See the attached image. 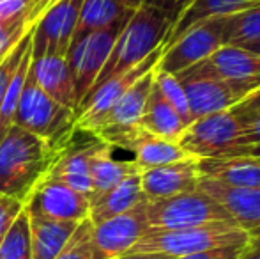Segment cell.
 <instances>
[{"mask_svg":"<svg viewBox=\"0 0 260 259\" xmlns=\"http://www.w3.org/2000/svg\"><path fill=\"white\" fill-rule=\"evenodd\" d=\"M223 45L253 48L260 43V6L221 16Z\"/></svg>","mask_w":260,"mask_h":259,"instance_id":"4316f807","label":"cell"},{"mask_svg":"<svg viewBox=\"0 0 260 259\" xmlns=\"http://www.w3.org/2000/svg\"><path fill=\"white\" fill-rule=\"evenodd\" d=\"M244 250H246V245H230V247H219V249L204 250V252L189 254V256H182L175 259H241Z\"/></svg>","mask_w":260,"mask_h":259,"instance_id":"d590c367","label":"cell"},{"mask_svg":"<svg viewBox=\"0 0 260 259\" xmlns=\"http://www.w3.org/2000/svg\"><path fill=\"white\" fill-rule=\"evenodd\" d=\"M78 224L30 217V259H57Z\"/></svg>","mask_w":260,"mask_h":259,"instance_id":"d4e9b609","label":"cell"},{"mask_svg":"<svg viewBox=\"0 0 260 259\" xmlns=\"http://www.w3.org/2000/svg\"><path fill=\"white\" fill-rule=\"evenodd\" d=\"M58 0H30L28 2V7L25 11V18H27V23L28 25H34L39 18L45 14V11L48 7H52L53 4H57Z\"/></svg>","mask_w":260,"mask_h":259,"instance_id":"f35d334b","label":"cell"},{"mask_svg":"<svg viewBox=\"0 0 260 259\" xmlns=\"http://www.w3.org/2000/svg\"><path fill=\"white\" fill-rule=\"evenodd\" d=\"M71 135L68 142L62 146L60 153H58L57 160L53 162L52 169L48 170L46 176L53 178V180L60 181V183L68 185L69 188L76 190L78 194L85 195L90 200L92 195V183H90V170L89 162L92 156L96 146L100 144V138L94 135L92 140H83V142H73Z\"/></svg>","mask_w":260,"mask_h":259,"instance_id":"e0dca14e","label":"cell"},{"mask_svg":"<svg viewBox=\"0 0 260 259\" xmlns=\"http://www.w3.org/2000/svg\"><path fill=\"white\" fill-rule=\"evenodd\" d=\"M260 6V0H182L179 7V14L175 23L172 25L163 46H170L177 41L184 32H188L193 25L212 16H226V14L239 13Z\"/></svg>","mask_w":260,"mask_h":259,"instance_id":"ac0fdd59","label":"cell"},{"mask_svg":"<svg viewBox=\"0 0 260 259\" xmlns=\"http://www.w3.org/2000/svg\"><path fill=\"white\" fill-rule=\"evenodd\" d=\"M199 178V160L188 156L179 162L142 170L140 183L145 199L156 200L197 190Z\"/></svg>","mask_w":260,"mask_h":259,"instance_id":"2e32d148","label":"cell"},{"mask_svg":"<svg viewBox=\"0 0 260 259\" xmlns=\"http://www.w3.org/2000/svg\"><path fill=\"white\" fill-rule=\"evenodd\" d=\"M145 213L149 229H184L214 222L234 224L230 215L199 188L167 199L147 200Z\"/></svg>","mask_w":260,"mask_h":259,"instance_id":"5b68a950","label":"cell"},{"mask_svg":"<svg viewBox=\"0 0 260 259\" xmlns=\"http://www.w3.org/2000/svg\"><path fill=\"white\" fill-rule=\"evenodd\" d=\"M218 76L241 101L260 89V55L248 48L223 45L209 57Z\"/></svg>","mask_w":260,"mask_h":259,"instance_id":"5bb4252c","label":"cell"},{"mask_svg":"<svg viewBox=\"0 0 260 259\" xmlns=\"http://www.w3.org/2000/svg\"><path fill=\"white\" fill-rule=\"evenodd\" d=\"M131 13H135V11L124 7L117 0H83L71 45L82 39L83 36L92 34L96 31H103Z\"/></svg>","mask_w":260,"mask_h":259,"instance_id":"484cf974","label":"cell"},{"mask_svg":"<svg viewBox=\"0 0 260 259\" xmlns=\"http://www.w3.org/2000/svg\"><path fill=\"white\" fill-rule=\"evenodd\" d=\"M131 16H133V13L120 18L119 21H115L103 31H96L92 34L83 36L82 39H78L69 46L66 61H68L69 66L73 87H75V98L78 105L85 98V94L92 89L98 75L108 61V55L112 52L113 45H115L117 38H119V34L126 27Z\"/></svg>","mask_w":260,"mask_h":259,"instance_id":"8992f818","label":"cell"},{"mask_svg":"<svg viewBox=\"0 0 260 259\" xmlns=\"http://www.w3.org/2000/svg\"><path fill=\"white\" fill-rule=\"evenodd\" d=\"M30 73L36 83L50 98L76 112L78 103H76L75 87H73V78L66 57L43 55L38 59H32Z\"/></svg>","mask_w":260,"mask_h":259,"instance_id":"ffe728a7","label":"cell"},{"mask_svg":"<svg viewBox=\"0 0 260 259\" xmlns=\"http://www.w3.org/2000/svg\"><path fill=\"white\" fill-rule=\"evenodd\" d=\"M32 25L27 23L25 13L0 21V61L6 59L7 53L20 43V39L23 38L25 32Z\"/></svg>","mask_w":260,"mask_h":259,"instance_id":"d6a6232c","label":"cell"},{"mask_svg":"<svg viewBox=\"0 0 260 259\" xmlns=\"http://www.w3.org/2000/svg\"><path fill=\"white\" fill-rule=\"evenodd\" d=\"M23 208V200L16 199V197L0 195V243H2L4 236L7 235L9 227L13 225V222L16 220V217L21 213Z\"/></svg>","mask_w":260,"mask_h":259,"instance_id":"836d02e7","label":"cell"},{"mask_svg":"<svg viewBox=\"0 0 260 259\" xmlns=\"http://www.w3.org/2000/svg\"><path fill=\"white\" fill-rule=\"evenodd\" d=\"M175 76L184 89L191 123L204 116L230 110L241 101L236 93L219 78L207 59L193 64Z\"/></svg>","mask_w":260,"mask_h":259,"instance_id":"9c48e42d","label":"cell"},{"mask_svg":"<svg viewBox=\"0 0 260 259\" xmlns=\"http://www.w3.org/2000/svg\"><path fill=\"white\" fill-rule=\"evenodd\" d=\"M232 156H253V158H258V160H260V144L246 146V148L236 149Z\"/></svg>","mask_w":260,"mask_h":259,"instance_id":"b9f144b4","label":"cell"},{"mask_svg":"<svg viewBox=\"0 0 260 259\" xmlns=\"http://www.w3.org/2000/svg\"><path fill=\"white\" fill-rule=\"evenodd\" d=\"M170 28L172 21L161 11L149 6L138 7L119 34L108 61L105 63L90 91L98 89L106 80L129 71L131 68L147 59L156 48L163 45Z\"/></svg>","mask_w":260,"mask_h":259,"instance_id":"7a4b0ae2","label":"cell"},{"mask_svg":"<svg viewBox=\"0 0 260 259\" xmlns=\"http://www.w3.org/2000/svg\"><path fill=\"white\" fill-rule=\"evenodd\" d=\"M154 83L157 89H159L161 96H163L165 100L170 103V107L179 114V118L188 126L191 125V116H189L186 94H184V89H182L181 82L177 80V76L168 75V73H163V71H159V69H156Z\"/></svg>","mask_w":260,"mask_h":259,"instance_id":"f546056e","label":"cell"},{"mask_svg":"<svg viewBox=\"0 0 260 259\" xmlns=\"http://www.w3.org/2000/svg\"><path fill=\"white\" fill-rule=\"evenodd\" d=\"M117 2L122 4L124 7H127L131 11H137L140 6H144V0H117Z\"/></svg>","mask_w":260,"mask_h":259,"instance_id":"7bdbcfd3","label":"cell"},{"mask_svg":"<svg viewBox=\"0 0 260 259\" xmlns=\"http://www.w3.org/2000/svg\"><path fill=\"white\" fill-rule=\"evenodd\" d=\"M30 46H32V27L25 32V36L20 39V43L7 53L6 59L0 61V107H2L4 96H6L7 85H9L14 69H16V66L20 64L21 57L25 55V52H27Z\"/></svg>","mask_w":260,"mask_h":259,"instance_id":"1f68e13d","label":"cell"},{"mask_svg":"<svg viewBox=\"0 0 260 259\" xmlns=\"http://www.w3.org/2000/svg\"><path fill=\"white\" fill-rule=\"evenodd\" d=\"M197 188L212 197L230 215L237 227L246 233L260 227V187H226L200 176Z\"/></svg>","mask_w":260,"mask_h":259,"instance_id":"9a60e30c","label":"cell"},{"mask_svg":"<svg viewBox=\"0 0 260 259\" xmlns=\"http://www.w3.org/2000/svg\"><path fill=\"white\" fill-rule=\"evenodd\" d=\"M83 0H58L32 25V59L66 57L71 46Z\"/></svg>","mask_w":260,"mask_h":259,"instance_id":"8fae6325","label":"cell"},{"mask_svg":"<svg viewBox=\"0 0 260 259\" xmlns=\"http://www.w3.org/2000/svg\"><path fill=\"white\" fill-rule=\"evenodd\" d=\"M30 0H0V21L23 14Z\"/></svg>","mask_w":260,"mask_h":259,"instance_id":"74e56055","label":"cell"},{"mask_svg":"<svg viewBox=\"0 0 260 259\" xmlns=\"http://www.w3.org/2000/svg\"><path fill=\"white\" fill-rule=\"evenodd\" d=\"M90 183H92V195L90 203L103 195L105 192L112 190L113 187L126 180L127 176L135 172H140L135 162H120L112 156V146H108L100 138V144L96 146L89 162Z\"/></svg>","mask_w":260,"mask_h":259,"instance_id":"7402d4cb","label":"cell"},{"mask_svg":"<svg viewBox=\"0 0 260 259\" xmlns=\"http://www.w3.org/2000/svg\"><path fill=\"white\" fill-rule=\"evenodd\" d=\"M62 148L13 125L0 138V195L27 203Z\"/></svg>","mask_w":260,"mask_h":259,"instance_id":"6da1fadb","label":"cell"},{"mask_svg":"<svg viewBox=\"0 0 260 259\" xmlns=\"http://www.w3.org/2000/svg\"><path fill=\"white\" fill-rule=\"evenodd\" d=\"M13 125L62 148L76 131V114L50 98L28 69Z\"/></svg>","mask_w":260,"mask_h":259,"instance_id":"277c9868","label":"cell"},{"mask_svg":"<svg viewBox=\"0 0 260 259\" xmlns=\"http://www.w3.org/2000/svg\"><path fill=\"white\" fill-rule=\"evenodd\" d=\"M57 259H100L92 243V222L82 220Z\"/></svg>","mask_w":260,"mask_h":259,"instance_id":"4dcf8cb0","label":"cell"},{"mask_svg":"<svg viewBox=\"0 0 260 259\" xmlns=\"http://www.w3.org/2000/svg\"><path fill=\"white\" fill-rule=\"evenodd\" d=\"M230 112H232L244 126L253 123L255 119H258L260 118V89L248 94L243 101H239L236 107L230 108Z\"/></svg>","mask_w":260,"mask_h":259,"instance_id":"e575fe53","label":"cell"},{"mask_svg":"<svg viewBox=\"0 0 260 259\" xmlns=\"http://www.w3.org/2000/svg\"><path fill=\"white\" fill-rule=\"evenodd\" d=\"M30 217L58 222H82L89 218L90 200L68 185L45 176L25 203Z\"/></svg>","mask_w":260,"mask_h":259,"instance_id":"7c38bea8","label":"cell"},{"mask_svg":"<svg viewBox=\"0 0 260 259\" xmlns=\"http://www.w3.org/2000/svg\"><path fill=\"white\" fill-rule=\"evenodd\" d=\"M181 2L182 0H144V6L154 7V9L161 11V13L172 21V25H174L175 20H177Z\"/></svg>","mask_w":260,"mask_h":259,"instance_id":"8d00e7d4","label":"cell"},{"mask_svg":"<svg viewBox=\"0 0 260 259\" xmlns=\"http://www.w3.org/2000/svg\"><path fill=\"white\" fill-rule=\"evenodd\" d=\"M145 204L147 199L126 213L92 225V243L100 259L124 256L149 231Z\"/></svg>","mask_w":260,"mask_h":259,"instance_id":"4fadbf2b","label":"cell"},{"mask_svg":"<svg viewBox=\"0 0 260 259\" xmlns=\"http://www.w3.org/2000/svg\"><path fill=\"white\" fill-rule=\"evenodd\" d=\"M250 50H251V52H255V53H258V55H260V43H258V45H255L253 48H250Z\"/></svg>","mask_w":260,"mask_h":259,"instance_id":"ee69618b","label":"cell"},{"mask_svg":"<svg viewBox=\"0 0 260 259\" xmlns=\"http://www.w3.org/2000/svg\"><path fill=\"white\" fill-rule=\"evenodd\" d=\"M138 125L149 133L170 142H177L184 130L188 128V125L179 118V114L170 107V103L161 96L156 83L152 85Z\"/></svg>","mask_w":260,"mask_h":259,"instance_id":"cb8c5ba5","label":"cell"},{"mask_svg":"<svg viewBox=\"0 0 260 259\" xmlns=\"http://www.w3.org/2000/svg\"><path fill=\"white\" fill-rule=\"evenodd\" d=\"M199 174L226 187H260V160L253 156H223L199 160Z\"/></svg>","mask_w":260,"mask_h":259,"instance_id":"d6986e66","label":"cell"},{"mask_svg":"<svg viewBox=\"0 0 260 259\" xmlns=\"http://www.w3.org/2000/svg\"><path fill=\"white\" fill-rule=\"evenodd\" d=\"M117 259H175V257L159 252H127Z\"/></svg>","mask_w":260,"mask_h":259,"instance_id":"60d3db41","label":"cell"},{"mask_svg":"<svg viewBox=\"0 0 260 259\" xmlns=\"http://www.w3.org/2000/svg\"><path fill=\"white\" fill-rule=\"evenodd\" d=\"M0 259H30V215L21 210L0 243Z\"/></svg>","mask_w":260,"mask_h":259,"instance_id":"f1b7e54d","label":"cell"},{"mask_svg":"<svg viewBox=\"0 0 260 259\" xmlns=\"http://www.w3.org/2000/svg\"><path fill=\"white\" fill-rule=\"evenodd\" d=\"M248 235H250V240L241 259H260V227L250 231Z\"/></svg>","mask_w":260,"mask_h":259,"instance_id":"ab89813d","label":"cell"},{"mask_svg":"<svg viewBox=\"0 0 260 259\" xmlns=\"http://www.w3.org/2000/svg\"><path fill=\"white\" fill-rule=\"evenodd\" d=\"M243 130L244 125L230 110L216 112L195 119L184 130L177 144L186 155L197 160L223 158L232 156L236 151Z\"/></svg>","mask_w":260,"mask_h":259,"instance_id":"52a82bcc","label":"cell"},{"mask_svg":"<svg viewBox=\"0 0 260 259\" xmlns=\"http://www.w3.org/2000/svg\"><path fill=\"white\" fill-rule=\"evenodd\" d=\"M154 76H156V68L151 69L149 73H145L144 76H140L112 107V110L106 116L103 128L101 130L127 128V126L138 125L142 114H144L147 98H149V94H151V89H152V85H154ZM100 131H98V133H100Z\"/></svg>","mask_w":260,"mask_h":259,"instance_id":"603a6c76","label":"cell"},{"mask_svg":"<svg viewBox=\"0 0 260 259\" xmlns=\"http://www.w3.org/2000/svg\"><path fill=\"white\" fill-rule=\"evenodd\" d=\"M219 46H223L221 16L207 18L193 25L170 46H163V53L156 69L168 75H177L193 64L209 59Z\"/></svg>","mask_w":260,"mask_h":259,"instance_id":"30bf717a","label":"cell"},{"mask_svg":"<svg viewBox=\"0 0 260 259\" xmlns=\"http://www.w3.org/2000/svg\"><path fill=\"white\" fill-rule=\"evenodd\" d=\"M142 200H145V195L142 192L140 172H135L90 203L89 220L92 222V225L101 224L108 218L133 210Z\"/></svg>","mask_w":260,"mask_h":259,"instance_id":"44dd1931","label":"cell"},{"mask_svg":"<svg viewBox=\"0 0 260 259\" xmlns=\"http://www.w3.org/2000/svg\"><path fill=\"white\" fill-rule=\"evenodd\" d=\"M248 240L250 235L236 224L214 222L184 229H149L129 252H159L182 257L219 247L248 245Z\"/></svg>","mask_w":260,"mask_h":259,"instance_id":"3957f363","label":"cell"},{"mask_svg":"<svg viewBox=\"0 0 260 259\" xmlns=\"http://www.w3.org/2000/svg\"><path fill=\"white\" fill-rule=\"evenodd\" d=\"M32 63V46L25 52V55L21 57L20 64L16 66L13 76H11V82L7 85L6 96H4L2 107H0V138L7 133V130L13 126L14 116H16V108L20 103L21 91H23L25 80H27L28 69H30Z\"/></svg>","mask_w":260,"mask_h":259,"instance_id":"83f0119b","label":"cell"},{"mask_svg":"<svg viewBox=\"0 0 260 259\" xmlns=\"http://www.w3.org/2000/svg\"><path fill=\"white\" fill-rule=\"evenodd\" d=\"M161 53H163V45H161L159 48H156L145 61H142V63L137 64L135 68H131L129 71L120 73V75L113 76V78L106 80L105 83H101L98 89L90 91V93L80 101L78 108H76V112H75L76 130L96 135L98 131L103 128L106 116L112 110L113 105L119 101V98L122 96L140 76H144L145 73H149L151 69L156 68L161 59Z\"/></svg>","mask_w":260,"mask_h":259,"instance_id":"ba28073f","label":"cell"}]
</instances>
